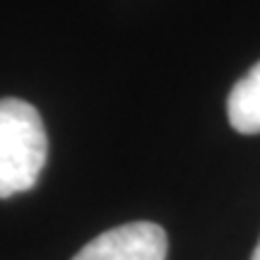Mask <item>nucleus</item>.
I'll use <instances>...</instances> for the list:
<instances>
[{
	"label": "nucleus",
	"mask_w": 260,
	"mask_h": 260,
	"mask_svg": "<svg viewBox=\"0 0 260 260\" xmlns=\"http://www.w3.org/2000/svg\"><path fill=\"white\" fill-rule=\"evenodd\" d=\"M167 232L154 222H130L99 234L73 260H167Z\"/></svg>",
	"instance_id": "obj_2"
},
{
	"label": "nucleus",
	"mask_w": 260,
	"mask_h": 260,
	"mask_svg": "<svg viewBox=\"0 0 260 260\" xmlns=\"http://www.w3.org/2000/svg\"><path fill=\"white\" fill-rule=\"evenodd\" d=\"M251 260H260V241H258V246H255V251H253Z\"/></svg>",
	"instance_id": "obj_4"
},
{
	"label": "nucleus",
	"mask_w": 260,
	"mask_h": 260,
	"mask_svg": "<svg viewBox=\"0 0 260 260\" xmlns=\"http://www.w3.org/2000/svg\"><path fill=\"white\" fill-rule=\"evenodd\" d=\"M48 159V135L37 106L24 99H0V198L37 186Z\"/></svg>",
	"instance_id": "obj_1"
},
{
	"label": "nucleus",
	"mask_w": 260,
	"mask_h": 260,
	"mask_svg": "<svg viewBox=\"0 0 260 260\" xmlns=\"http://www.w3.org/2000/svg\"><path fill=\"white\" fill-rule=\"evenodd\" d=\"M226 116L236 133H260V60L232 87L226 99Z\"/></svg>",
	"instance_id": "obj_3"
}]
</instances>
